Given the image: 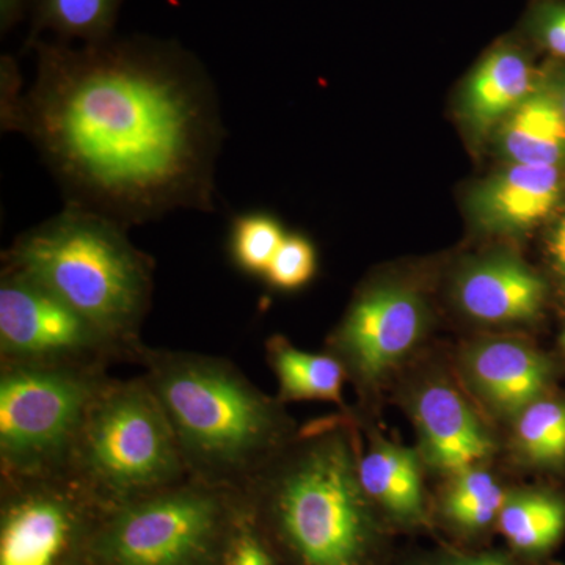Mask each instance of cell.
Wrapping results in <instances>:
<instances>
[{"label": "cell", "mask_w": 565, "mask_h": 565, "mask_svg": "<svg viewBox=\"0 0 565 565\" xmlns=\"http://www.w3.org/2000/svg\"><path fill=\"white\" fill-rule=\"evenodd\" d=\"M31 44L36 76L11 129L35 145L66 204L126 230L212 210L221 104L195 55L147 36Z\"/></svg>", "instance_id": "obj_1"}, {"label": "cell", "mask_w": 565, "mask_h": 565, "mask_svg": "<svg viewBox=\"0 0 565 565\" xmlns=\"http://www.w3.org/2000/svg\"><path fill=\"white\" fill-rule=\"evenodd\" d=\"M189 478L243 492L299 427L228 360L143 345L139 360Z\"/></svg>", "instance_id": "obj_2"}, {"label": "cell", "mask_w": 565, "mask_h": 565, "mask_svg": "<svg viewBox=\"0 0 565 565\" xmlns=\"http://www.w3.org/2000/svg\"><path fill=\"white\" fill-rule=\"evenodd\" d=\"M348 415L300 427L243 490L300 565H366L375 505L360 481V448Z\"/></svg>", "instance_id": "obj_3"}, {"label": "cell", "mask_w": 565, "mask_h": 565, "mask_svg": "<svg viewBox=\"0 0 565 565\" xmlns=\"http://www.w3.org/2000/svg\"><path fill=\"white\" fill-rule=\"evenodd\" d=\"M18 270L70 305L93 329L137 362L151 305L152 262L118 223L66 204L61 214L21 234L3 253Z\"/></svg>", "instance_id": "obj_4"}, {"label": "cell", "mask_w": 565, "mask_h": 565, "mask_svg": "<svg viewBox=\"0 0 565 565\" xmlns=\"http://www.w3.org/2000/svg\"><path fill=\"white\" fill-rule=\"evenodd\" d=\"M68 471L107 508L191 479L169 418L143 375L106 382L82 424Z\"/></svg>", "instance_id": "obj_5"}, {"label": "cell", "mask_w": 565, "mask_h": 565, "mask_svg": "<svg viewBox=\"0 0 565 565\" xmlns=\"http://www.w3.org/2000/svg\"><path fill=\"white\" fill-rule=\"evenodd\" d=\"M93 364H0V478L68 470L93 401L109 381Z\"/></svg>", "instance_id": "obj_6"}, {"label": "cell", "mask_w": 565, "mask_h": 565, "mask_svg": "<svg viewBox=\"0 0 565 565\" xmlns=\"http://www.w3.org/2000/svg\"><path fill=\"white\" fill-rule=\"evenodd\" d=\"M241 492L188 481L107 509L93 556L102 565H206L221 552Z\"/></svg>", "instance_id": "obj_7"}, {"label": "cell", "mask_w": 565, "mask_h": 565, "mask_svg": "<svg viewBox=\"0 0 565 565\" xmlns=\"http://www.w3.org/2000/svg\"><path fill=\"white\" fill-rule=\"evenodd\" d=\"M0 481V565L68 564L85 520L109 509L68 470Z\"/></svg>", "instance_id": "obj_8"}, {"label": "cell", "mask_w": 565, "mask_h": 565, "mask_svg": "<svg viewBox=\"0 0 565 565\" xmlns=\"http://www.w3.org/2000/svg\"><path fill=\"white\" fill-rule=\"evenodd\" d=\"M122 359L98 330L39 281L2 267L0 364H93Z\"/></svg>", "instance_id": "obj_9"}, {"label": "cell", "mask_w": 565, "mask_h": 565, "mask_svg": "<svg viewBox=\"0 0 565 565\" xmlns=\"http://www.w3.org/2000/svg\"><path fill=\"white\" fill-rule=\"evenodd\" d=\"M429 326L426 303L404 285L363 289L329 338L359 392L373 393L422 343Z\"/></svg>", "instance_id": "obj_10"}, {"label": "cell", "mask_w": 565, "mask_h": 565, "mask_svg": "<svg viewBox=\"0 0 565 565\" xmlns=\"http://www.w3.org/2000/svg\"><path fill=\"white\" fill-rule=\"evenodd\" d=\"M411 415L419 437V457L446 475L478 467L494 455L493 437L467 397L445 377L415 386Z\"/></svg>", "instance_id": "obj_11"}, {"label": "cell", "mask_w": 565, "mask_h": 565, "mask_svg": "<svg viewBox=\"0 0 565 565\" xmlns=\"http://www.w3.org/2000/svg\"><path fill=\"white\" fill-rule=\"evenodd\" d=\"M462 371L476 396L500 416L515 418L545 396L555 366L541 351L515 338H484L462 353Z\"/></svg>", "instance_id": "obj_12"}, {"label": "cell", "mask_w": 565, "mask_h": 565, "mask_svg": "<svg viewBox=\"0 0 565 565\" xmlns=\"http://www.w3.org/2000/svg\"><path fill=\"white\" fill-rule=\"evenodd\" d=\"M564 191L559 167L511 163L476 185L468 196V210L487 232L522 233L544 222Z\"/></svg>", "instance_id": "obj_13"}, {"label": "cell", "mask_w": 565, "mask_h": 565, "mask_svg": "<svg viewBox=\"0 0 565 565\" xmlns=\"http://www.w3.org/2000/svg\"><path fill=\"white\" fill-rule=\"evenodd\" d=\"M455 296L475 321L527 322L541 315L546 285L514 256L493 255L465 267L457 277Z\"/></svg>", "instance_id": "obj_14"}, {"label": "cell", "mask_w": 565, "mask_h": 565, "mask_svg": "<svg viewBox=\"0 0 565 565\" xmlns=\"http://www.w3.org/2000/svg\"><path fill=\"white\" fill-rule=\"evenodd\" d=\"M526 51L514 40H501L475 66L465 82L462 115L475 131L501 125L537 88Z\"/></svg>", "instance_id": "obj_15"}, {"label": "cell", "mask_w": 565, "mask_h": 565, "mask_svg": "<svg viewBox=\"0 0 565 565\" xmlns=\"http://www.w3.org/2000/svg\"><path fill=\"white\" fill-rule=\"evenodd\" d=\"M422 457L392 444L381 435L371 437L370 448L360 452V481L371 503L401 525L426 522V498Z\"/></svg>", "instance_id": "obj_16"}, {"label": "cell", "mask_w": 565, "mask_h": 565, "mask_svg": "<svg viewBox=\"0 0 565 565\" xmlns=\"http://www.w3.org/2000/svg\"><path fill=\"white\" fill-rule=\"evenodd\" d=\"M498 145L512 163L565 166V115L553 87H537L500 125Z\"/></svg>", "instance_id": "obj_17"}, {"label": "cell", "mask_w": 565, "mask_h": 565, "mask_svg": "<svg viewBox=\"0 0 565 565\" xmlns=\"http://www.w3.org/2000/svg\"><path fill=\"white\" fill-rule=\"evenodd\" d=\"M266 355L278 382L280 403L327 401L344 407L343 385L348 374L332 353L300 351L282 334L266 341Z\"/></svg>", "instance_id": "obj_18"}, {"label": "cell", "mask_w": 565, "mask_h": 565, "mask_svg": "<svg viewBox=\"0 0 565 565\" xmlns=\"http://www.w3.org/2000/svg\"><path fill=\"white\" fill-rule=\"evenodd\" d=\"M497 523L516 552L546 555L565 533V498L546 490L509 493Z\"/></svg>", "instance_id": "obj_19"}, {"label": "cell", "mask_w": 565, "mask_h": 565, "mask_svg": "<svg viewBox=\"0 0 565 565\" xmlns=\"http://www.w3.org/2000/svg\"><path fill=\"white\" fill-rule=\"evenodd\" d=\"M33 35L52 32L61 43L92 44L114 36L120 0H32Z\"/></svg>", "instance_id": "obj_20"}, {"label": "cell", "mask_w": 565, "mask_h": 565, "mask_svg": "<svg viewBox=\"0 0 565 565\" xmlns=\"http://www.w3.org/2000/svg\"><path fill=\"white\" fill-rule=\"evenodd\" d=\"M508 494L494 476L478 465L449 476L441 493V514L465 533H479L498 522Z\"/></svg>", "instance_id": "obj_21"}, {"label": "cell", "mask_w": 565, "mask_h": 565, "mask_svg": "<svg viewBox=\"0 0 565 565\" xmlns=\"http://www.w3.org/2000/svg\"><path fill=\"white\" fill-rule=\"evenodd\" d=\"M514 445L526 463L561 468L565 463V399L542 396L514 418Z\"/></svg>", "instance_id": "obj_22"}, {"label": "cell", "mask_w": 565, "mask_h": 565, "mask_svg": "<svg viewBox=\"0 0 565 565\" xmlns=\"http://www.w3.org/2000/svg\"><path fill=\"white\" fill-rule=\"evenodd\" d=\"M285 237V230L274 215L266 212L237 215L230 232V255L234 266L244 274L264 278Z\"/></svg>", "instance_id": "obj_23"}, {"label": "cell", "mask_w": 565, "mask_h": 565, "mask_svg": "<svg viewBox=\"0 0 565 565\" xmlns=\"http://www.w3.org/2000/svg\"><path fill=\"white\" fill-rule=\"evenodd\" d=\"M217 556L222 557V565H275L273 553L256 531L243 493L239 494Z\"/></svg>", "instance_id": "obj_24"}, {"label": "cell", "mask_w": 565, "mask_h": 565, "mask_svg": "<svg viewBox=\"0 0 565 565\" xmlns=\"http://www.w3.org/2000/svg\"><path fill=\"white\" fill-rule=\"evenodd\" d=\"M316 267L315 245L300 234H286L264 278L278 291H296L313 280Z\"/></svg>", "instance_id": "obj_25"}, {"label": "cell", "mask_w": 565, "mask_h": 565, "mask_svg": "<svg viewBox=\"0 0 565 565\" xmlns=\"http://www.w3.org/2000/svg\"><path fill=\"white\" fill-rule=\"evenodd\" d=\"M525 25L531 39L542 50L565 61V0H534L527 10Z\"/></svg>", "instance_id": "obj_26"}, {"label": "cell", "mask_w": 565, "mask_h": 565, "mask_svg": "<svg viewBox=\"0 0 565 565\" xmlns=\"http://www.w3.org/2000/svg\"><path fill=\"white\" fill-rule=\"evenodd\" d=\"M548 256L557 277L565 282V214L550 234Z\"/></svg>", "instance_id": "obj_27"}, {"label": "cell", "mask_w": 565, "mask_h": 565, "mask_svg": "<svg viewBox=\"0 0 565 565\" xmlns=\"http://www.w3.org/2000/svg\"><path fill=\"white\" fill-rule=\"evenodd\" d=\"M29 6H32V0H0L2 32H9L13 25H17V22L24 17Z\"/></svg>", "instance_id": "obj_28"}, {"label": "cell", "mask_w": 565, "mask_h": 565, "mask_svg": "<svg viewBox=\"0 0 565 565\" xmlns=\"http://www.w3.org/2000/svg\"><path fill=\"white\" fill-rule=\"evenodd\" d=\"M435 565H519L512 563L508 557L500 555H476V556H463L455 555L444 557L440 563Z\"/></svg>", "instance_id": "obj_29"}, {"label": "cell", "mask_w": 565, "mask_h": 565, "mask_svg": "<svg viewBox=\"0 0 565 565\" xmlns=\"http://www.w3.org/2000/svg\"><path fill=\"white\" fill-rule=\"evenodd\" d=\"M553 90H555L557 96V102H559L561 107H563V111L565 115V71L561 73V76L557 77L555 85H552Z\"/></svg>", "instance_id": "obj_30"}, {"label": "cell", "mask_w": 565, "mask_h": 565, "mask_svg": "<svg viewBox=\"0 0 565 565\" xmlns=\"http://www.w3.org/2000/svg\"><path fill=\"white\" fill-rule=\"evenodd\" d=\"M561 345H563L564 352H565V330L563 333V338H561Z\"/></svg>", "instance_id": "obj_31"}]
</instances>
